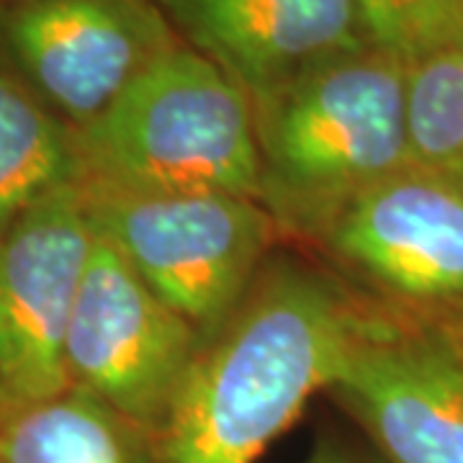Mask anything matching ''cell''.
<instances>
[{
    "instance_id": "16",
    "label": "cell",
    "mask_w": 463,
    "mask_h": 463,
    "mask_svg": "<svg viewBox=\"0 0 463 463\" xmlns=\"http://www.w3.org/2000/svg\"><path fill=\"white\" fill-rule=\"evenodd\" d=\"M18 0H0V8H8V5H14Z\"/></svg>"
},
{
    "instance_id": "12",
    "label": "cell",
    "mask_w": 463,
    "mask_h": 463,
    "mask_svg": "<svg viewBox=\"0 0 463 463\" xmlns=\"http://www.w3.org/2000/svg\"><path fill=\"white\" fill-rule=\"evenodd\" d=\"M80 183L75 127L0 60V234L39 201Z\"/></svg>"
},
{
    "instance_id": "17",
    "label": "cell",
    "mask_w": 463,
    "mask_h": 463,
    "mask_svg": "<svg viewBox=\"0 0 463 463\" xmlns=\"http://www.w3.org/2000/svg\"><path fill=\"white\" fill-rule=\"evenodd\" d=\"M5 412H8V407H5V402H3V397H0V417H3Z\"/></svg>"
},
{
    "instance_id": "4",
    "label": "cell",
    "mask_w": 463,
    "mask_h": 463,
    "mask_svg": "<svg viewBox=\"0 0 463 463\" xmlns=\"http://www.w3.org/2000/svg\"><path fill=\"white\" fill-rule=\"evenodd\" d=\"M312 248L373 312L463 332V183L407 167L350 201Z\"/></svg>"
},
{
    "instance_id": "1",
    "label": "cell",
    "mask_w": 463,
    "mask_h": 463,
    "mask_svg": "<svg viewBox=\"0 0 463 463\" xmlns=\"http://www.w3.org/2000/svg\"><path fill=\"white\" fill-rule=\"evenodd\" d=\"M368 307L335 276L265 263L203 343L165 422L157 463H255L317 392H330Z\"/></svg>"
},
{
    "instance_id": "3",
    "label": "cell",
    "mask_w": 463,
    "mask_h": 463,
    "mask_svg": "<svg viewBox=\"0 0 463 463\" xmlns=\"http://www.w3.org/2000/svg\"><path fill=\"white\" fill-rule=\"evenodd\" d=\"M78 132L85 188L129 196H260L250 99L185 44Z\"/></svg>"
},
{
    "instance_id": "14",
    "label": "cell",
    "mask_w": 463,
    "mask_h": 463,
    "mask_svg": "<svg viewBox=\"0 0 463 463\" xmlns=\"http://www.w3.org/2000/svg\"><path fill=\"white\" fill-rule=\"evenodd\" d=\"M365 44L412 65L463 44V0H353Z\"/></svg>"
},
{
    "instance_id": "13",
    "label": "cell",
    "mask_w": 463,
    "mask_h": 463,
    "mask_svg": "<svg viewBox=\"0 0 463 463\" xmlns=\"http://www.w3.org/2000/svg\"><path fill=\"white\" fill-rule=\"evenodd\" d=\"M404 111L412 167L463 183V44L407 65Z\"/></svg>"
},
{
    "instance_id": "11",
    "label": "cell",
    "mask_w": 463,
    "mask_h": 463,
    "mask_svg": "<svg viewBox=\"0 0 463 463\" xmlns=\"http://www.w3.org/2000/svg\"><path fill=\"white\" fill-rule=\"evenodd\" d=\"M0 463H157L155 438L72 386L0 417Z\"/></svg>"
},
{
    "instance_id": "10",
    "label": "cell",
    "mask_w": 463,
    "mask_h": 463,
    "mask_svg": "<svg viewBox=\"0 0 463 463\" xmlns=\"http://www.w3.org/2000/svg\"><path fill=\"white\" fill-rule=\"evenodd\" d=\"M185 47L258 103L335 52L365 44L353 0H155Z\"/></svg>"
},
{
    "instance_id": "7",
    "label": "cell",
    "mask_w": 463,
    "mask_h": 463,
    "mask_svg": "<svg viewBox=\"0 0 463 463\" xmlns=\"http://www.w3.org/2000/svg\"><path fill=\"white\" fill-rule=\"evenodd\" d=\"M178 44L155 0H18L0 8L3 62L75 129Z\"/></svg>"
},
{
    "instance_id": "2",
    "label": "cell",
    "mask_w": 463,
    "mask_h": 463,
    "mask_svg": "<svg viewBox=\"0 0 463 463\" xmlns=\"http://www.w3.org/2000/svg\"><path fill=\"white\" fill-rule=\"evenodd\" d=\"M404 80V62L361 44L252 103L258 201L281 234L312 245L350 201L412 167Z\"/></svg>"
},
{
    "instance_id": "5",
    "label": "cell",
    "mask_w": 463,
    "mask_h": 463,
    "mask_svg": "<svg viewBox=\"0 0 463 463\" xmlns=\"http://www.w3.org/2000/svg\"><path fill=\"white\" fill-rule=\"evenodd\" d=\"M80 188L96 234L203 340L240 307L281 234L263 203L248 196H129Z\"/></svg>"
},
{
    "instance_id": "8",
    "label": "cell",
    "mask_w": 463,
    "mask_h": 463,
    "mask_svg": "<svg viewBox=\"0 0 463 463\" xmlns=\"http://www.w3.org/2000/svg\"><path fill=\"white\" fill-rule=\"evenodd\" d=\"M96 230L67 185L0 234V397L8 410L72 389L65 340Z\"/></svg>"
},
{
    "instance_id": "9",
    "label": "cell",
    "mask_w": 463,
    "mask_h": 463,
    "mask_svg": "<svg viewBox=\"0 0 463 463\" xmlns=\"http://www.w3.org/2000/svg\"><path fill=\"white\" fill-rule=\"evenodd\" d=\"M330 392L386 463H463V332L368 307Z\"/></svg>"
},
{
    "instance_id": "6",
    "label": "cell",
    "mask_w": 463,
    "mask_h": 463,
    "mask_svg": "<svg viewBox=\"0 0 463 463\" xmlns=\"http://www.w3.org/2000/svg\"><path fill=\"white\" fill-rule=\"evenodd\" d=\"M203 343V335L96 234L67 327L72 386L155 438Z\"/></svg>"
},
{
    "instance_id": "15",
    "label": "cell",
    "mask_w": 463,
    "mask_h": 463,
    "mask_svg": "<svg viewBox=\"0 0 463 463\" xmlns=\"http://www.w3.org/2000/svg\"><path fill=\"white\" fill-rule=\"evenodd\" d=\"M307 463H350V458H347L343 450H337L335 446H330V443H322Z\"/></svg>"
}]
</instances>
